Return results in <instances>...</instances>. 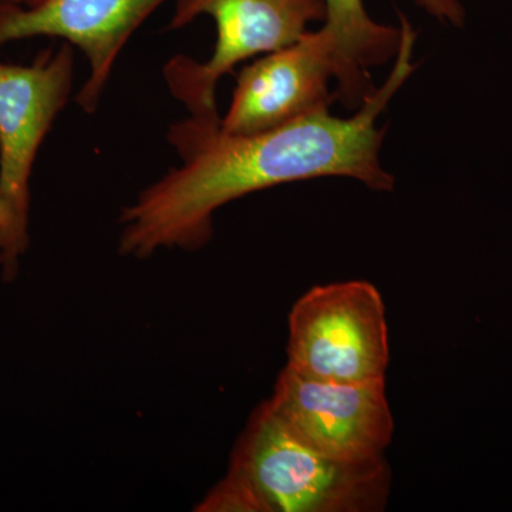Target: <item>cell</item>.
<instances>
[{"label":"cell","mask_w":512,"mask_h":512,"mask_svg":"<svg viewBox=\"0 0 512 512\" xmlns=\"http://www.w3.org/2000/svg\"><path fill=\"white\" fill-rule=\"evenodd\" d=\"M390 478L384 458L356 463L319 453L264 402L249 417L227 476L195 511L379 512Z\"/></svg>","instance_id":"obj_2"},{"label":"cell","mask_w":512,"mask_h":512,"mask_svg":"<svg viewBox=\"0 0 512 512\" xmlns=\"http://www.w3.org/2000/svg\"><path fill=\"white\" fill-rule=\"evenodd\" d=\"M217 26V43L207 62L173 57L165 82L192 119L221 121L217 87L238 63L275 52L301 39L308 26L325 22V0H177L170 29L185 28L200 16Z\"/></svg>","instance_id":"obj_4"},{"label":"cell","mask_w":512,"mask_h":512,"mask_svg":"<svg viewBox=\"0 0 512 512\" xmlns=\"http://www.w3.org/2000/svg\"><path fill=\"white\" fill-rule=\"evenodd\" d=\"M266 402L306 444L336 460L384 458L392 443L394 420L386 380L330 382L286 365Z\"/></svg>","instance_id":"obj_6"},{"label":"cell","mask_w":512,"mask_h":512,"mask_svg":"<svg viewBox=\"0 0 512 512\" xmlns=\"http://www.w3.org/2000/svg\"><path fill=\"white\" fill-rule=\"evenodd\" d=\"M40 2H42V0H15L16 5L20 6H35Z\"/></svg>","instance_id":"obj_10"},{"label":"cell","mask_w":512,"mask_h":512,"mask_svg":"<svg viewBox=\"0 0 512 512\" xmlns=\"http://www.w3.org/2000/svg\"><path fill=\"white\" fill-rule=\"evenodd\" d=\"M165 0H42L0 5V46L32 37H60L79 47L90 73L76 101L94 113L128 39Z\"/></svg>","instance_id":"obj_8"},{"label":"cell","mask_w":512,"mask_h":512,"mask_svg":"<svg viewBox=\"0 0 512 512\" xmlns=\"http://www.w3.org/2000/svg\"><path fill=\"white\" fill-rule=\"evenodd\" d=\"M0 265H2V244H0Z\"/></svg>","instance_id":"obj_11"},{"label":"cell","mask_w":512,"mask_h":512,"mask_svg":"<svg viewBox=\"0 0 512 512\" xmlns=\"http://www.w3.org/2000/svg\"><path fill=\"white\" fill-rule=\"evenodd\" d=\"M72 45L29 64L0 60V244L2 281L12 284L30 245V180L37 153L73 89Z\"/></svg>","instance_id":"obj_3"},{"label":"cell","mask_w":512,"mask_h":512,"mask_svg":"<svg viewBox=\"0 0 512 512\" xmlns=\"http://www.w3.org/2000/svg\"><path fill=\"white\" fill-rule=\"evenodd\" d=\"M400 30L392 72L349 119L325 111L251 136H232L221 121L192 117L171 126L168 141L181 164L121 210L120 255L148 259L170 249L197 251L214 235L215 212L276 185L348 177L372 190H393L394 178L380 163L384 130L377 119L414 70L416 36L406 19Z\"/></svg>","instance_id":"obj_1"},{"label":"cell","mask_w":512,"mask_h":512,"mask_svg":"<svg viewBox=\"0 0 512 512\" xmlns=\"http://www.w3.org/2000/svg\"><path fill=\"white\" fill-rule=\"evenodd\" d=\"M431 15L463 25L464 9L458 0H417ZM323 29L335 46L336 97L348 107H360L375 87L369 70L399 52L402 30L380 25L367 15L363 0H325Z\"/></svg>","instance_id":"obj_9"},{"label":"cell","mask_w":512,"mask_h":512,"mask_svg":"<svg viewBox=\"0 0 512 512\" xmlns=\"http://www.w3.org/2000/svg\"><path fill=\"white\" fill-rule=\"evenodd\" d=\"M335 46L325 29L305 33L292 45L266 53L238 74L221 130L251 136L329 111L336 94Z\"/></svg>","instance_id":"obj_7"},{"label":"cell","mask_w":512,"mask_h":512,"mask_svg":"<svg viewBox=\"0 0 512 512\" xmlns=\"http://www.w3.org/2000/svg\"><path fill=\"white\" fill-rule=\"evenodd\" d=\"M288 366L340 383L386 380L389 326L382 295L366 281L320 285L293 303Z\"/></svg>","instance_id":"obj_5"}]
</instances>
